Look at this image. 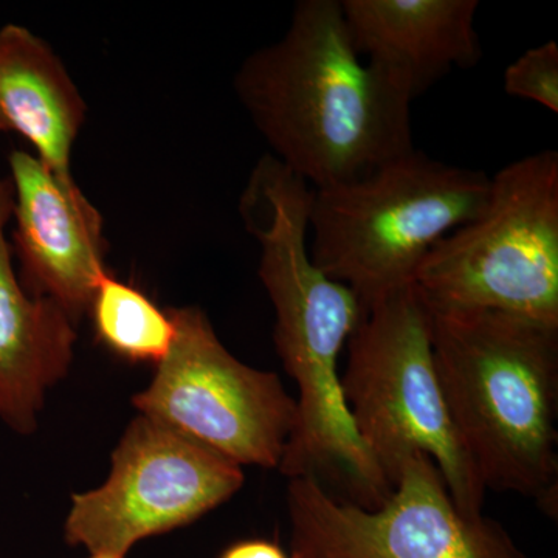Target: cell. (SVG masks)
Returning a JSON list of instances; mask_svg holds the SVG:
<instances>
[{
  "label": "cell",
  "instance_id": "cell-1",
  "mask_svg": "<svg viewBox=\"0 0 558 558\" xmlns=\"http://www.w3.org/2000/svg\"><path fill=\"white\" fill-rule=\"evenodd\" d=\"M233 86L270 156L314 190L416 148L411 101L362 61L340 0L296 2L282 38L245 58Z\"/></svg>",
  "mask_w": 558,
  "mask_h": 558
},
{
  "label": "cell",
  "instance_id": "cell-2",
  "mask_svg": "<svg viewBox=\"0 0 558 558\" xmlns=\"http://www.w3.org/2000/svg\"><path fill=\"white\" fill-rule=\"evenodd\" d=\"M429 311L447 409L484 488L532 498L556 517L558 326L494 311Z\"/></svg>",
  "mask_w": 558,
  "mask_h": 558
},
{
  "label": "cell",
  "instance_id": "cell-3",
  "mask_svg": "<svg viewBox=\"0 0 558 558\" xmlns=\"http://www.w3.org/2000/svg\"><path fill=\"white\" fill-rule=\"evenodd\" d=\"M490 178L414 148L347 185L314 190L311 256L363 310L414 284L429 250L486 207Z\"/></svg>",
  "mask_w": 558,
  "mask_h": 558
},
{
  "label": "cell",
  "instance_id": "cell-4",
  "mask_svg": "<svg viewBox=\"0 0 558 558\" xmlns=\"http://www.w3.org/2000/svg\"><path fill=\"white\" fill-rule=\"evenodd\" d=\"M341 389L355 432L395 490L403 462L424 453L454 505L483 515L486 488L451 421L432 343V311L416 286L366 311L348 341Z\"/></svg>",
  "mask_w": 558,
  "mask_h": 558
},
{
  "label": "cell",
  "instance_id": "cell-5",
  "mask_svg": "<svg viewBox=\"0 0 558 558\" xmlns=\"http://www.w3.org/2000/svg\"><path fill=\"white\" fill-rule=\"evenodd\" d=\"M414 286L432 310L494 311L558 326V153L490 178L486 207L429 250Z\"/></svg>",
  "mask_w": 558,
  "mask_h": 558
},
{
  "label": "cell",
  "instance_id": "cell-6",
  "mask_svg": "<svg viewBox=\"0 0 558 558\" xmlns=\"http://www.w3.org/2000/svg\"><path fill=\"white\" fill-rule=\"evenodd\" d=\"M275 348L299 387L296 418L279 472L343 492V501L377 509L392 487L360 440L343 389L340 357L365 310L351 289L314 269L286 271L267 289Z\"/></svg>",
  "mask_w": 558,
  "mask_h": 558
},
{
  "label": "cell",
  "instance_id": "cell-7",
  "mask_svg": "<svg viewBox=\"0 0 558 558\" xmlns=\"http://www.w3.org/2000/svg\"><path fill=\"white\" fill-rule=\"evenodd\" d=\"M168 311L174 343L132 405L241 468L278 469L295 425L296 400L277 374L230 354L201 307Z\"/></svg>",
  "mask_w": 558,
  "mask_h": 558
},
{
  "label": "cell",
  "instance_id": "cell-8",
  "mask_svg": "<svg viewBox=\"0 0 558 558\" xmlns=\"http://www.w3.org/2000/svg\"><path fill=\"white\" fill-rule=\"evenodd\" d=\"M241 465L148 416L132 418L112 453L108 480L72 495L70 546L126 558L138 542L207 515L244 486Z\"/></svg>",
  "mask_w": 558,
  "mask_h": 558
},
{
  "label": "cell",
  "instance_id": "cell-9",
  "mask_svg": "<svg viewBox=\"0 0 558 558\" xmlns=\"http://www.w3.org/2000/svg\"><path fill=\"white\" fill-rule=\"evenodd\" d=\"M292 558H526L497 521L462 513L432 458L403 462L377 509L340 501L317 481L289 480Z\"/></svg>",
  "mask_w": 558,
  "mask_h": 558
},
{
  "label": "cell",
  "instance_id": "cell-10",
  "mask_svg": "<svg viewBox=\"0 0 558 558\" xmlns=\"http://www.w3.org/2000/svg\"><path fill=\"white\" fill-rule=\"evenodd\" d=\"M13 185L11 252L32 295L54 301L78 325L106 267L105 219L72 175L27 150L9 156Z\"/></svg>",
  "mask_w": 558,
  "mask_h": 558
},
{
  "label": "cell",
  "instance_id": "cell-11",
  "mask_svg": "<svg viewBox=\"0 0 558 558\" xmlns=\"http://www.w3.org/2000/svg\"><path fill=\"white\" fill-rule=\"evenodd\" d=\"M349 38L366 64L413 102L453 70L483 58L478 0H340Z\"/></svg>",
  "mask_w": 558,
  "mask_h": 558
},
{
  "label": "cell",
  "instance_id": "cell-12",
  "mask_svg": "<svg viewBox=\"0 0 558 558\" xmlns=\"http://www.w3.org/2000/svg\"><path fill=\"white\" fill-rule=\"evenodd\" d=\"M11 215L13 185L0 174V422L27 436L50 389L68 377L78 336L68 312L21 284L7 238Z\"/></svg>",
  "mask_w": 558,
  "mask_h": 558
},
{
  "label": "cell",
  "instance_id": "cell-13",
  "mask_svg": "<svg viewBox=\"0 0 558 558\" xmlns=\"http://www.w3.org/2000/svg\"><path fill=\"white\" fill-rule=\"evenodd\" d=\"M87 102L49 43L17 24L0 28V132L27 140L47 168L72 175Z\"/></svg>",
  "mask_w": 558,
  "mask_h": 558
},
{
  "label": "cell",
  "instance_id": "cell-14",
  "mask_svg": "<svg viewBox=\"0 0 558 558\" xmlns=\"http://www.w3.org/2000/svg\"><path fill=\"white\" fill-rule=\"evenodd\" d=\"M86 314L102 347L126 362L157 366L174 343L170 311L110 271L98 282Z\"/></svg>",
  "mask_w": 558,
  "mask_h": 558
},
{
  "label": "cell",
  "instance_id": "cell-15",
  "mask_svg": "<svg viewBox=\"0 0 558 558\" xmlns=\"http://www.w3.org/2000/svg\"><path fill=\"white\" fill-rule=\"evenodd\" d=\"M509 97L545 106L558 112V47L556 40L539 44L520 54L502 76Z\"/></svg>",
  "mask_w": 558,
  "mask_h": 558
},
{
  "label": "cell",
  "instance_id": "cell-16",
  "mask_svg": "<svg viewBox=\"0 0 558 558\" xmlns=\"http://www.w3.org/2000/svg\"><path fill=\"white\" fill-rule=\"evenodd\" d=\"M218 558H292L274 539L245 538L227 546Z\"/></svg>",
  "mask_w": 558,
  "mask_h": 558
},
{
  "label": "cell",
  "instance_id": "cell-17",
  "mask_svg": "<svg viewBox=\"0 0 558 558\" xmlns=\"http://www.w3.org/2000/svg\"><path fill=\"white\" fill-rule=\"evenodd\" d=\"M89 558H116V557H89Z\"/></svg>",
  "mask_w": 558,
  "mask_h": 558
}]
</instances>
